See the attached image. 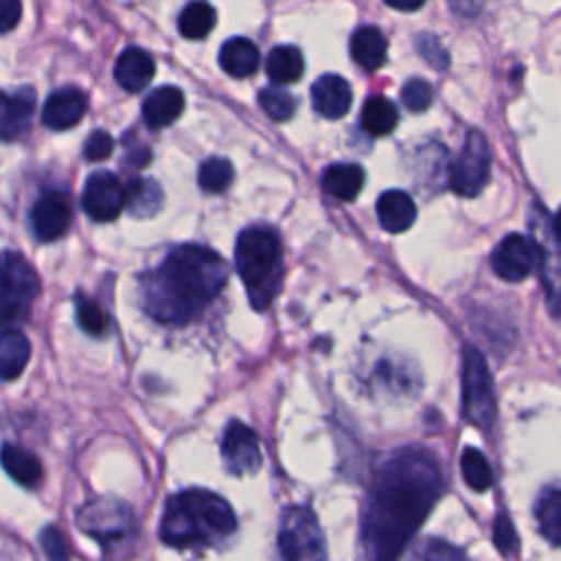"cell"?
<instances>
[{
  "label": "cell",
  "mask_w": 561,
  "mask_h": 561,
  "mask_svg": "<svg viewBox=\"0 0 561 561\" xmlns=\"http://www.w3.org/2000/svg\"><path fill=\"white\" fill-rule=\"evenodd\" d=\"M443 491L438 460L419 447L390 456L377 471L364 515L368 561H397Z\"/></svg>",
  "instance_id": "obj_1"
},
{
  "label": "cell",
  "mask_w": 561,
  "mask_h": 561,
  "mask_svg": "<svg viewBox=\"0 0 561 561\" xmlns=\"http://www.w3.org/2000/svg\"><path fill=\"white\" fill-rule=\"evenodd\" d=\"M535 230V243L539 250V265L543 270V285L550 300V309L557 316L559 307V256H557V237L552 228V217L546 208H537V217L533 219Z\"/></svg>",
  "instance_id": "obj_14"
},
{
  "label": "cell",
  "mask_w": 561,
  "mask_h": 561,
  "mask_svg": "<svg viewBox=\"0 0 561 561\" xmlns=\"http://www.w3.org/2000/svg\"><path fill=\"white\" fill-rule=\"evenodd\" d=\"M162 206V188L147 178H136L125 186V208L140 219L153 217Z\"/></svg>",
  "instance_id": "obj_27"
},
{
  "label": "cell",
  "mask_w": 561,
  "mask_h": 561,
  "mask_svg": "<svg viewBox=\"0 0 561 561\" xmlns=\"http://www.w3.org/2000/svg\"><path fill=\"white\" fill-rule=\"evenodd\" d=\"M234 265L254 309H267L283 276L278 234L267 226L245 228L234 245Z\"/></svg>",
  "instance_id": "obj_4"
},
{
  "label": "cell",
  "mask_w": 561,
  "mask_h": 561,
  "mask_svg": "<svg viewBox=\"0 0 561 561\" xmlns=\"http://www.w3.org/2000/svg\"><path fill=\"white\" fill-rule=\"evenodd\" d=\"M460 469H462V478L469 489L486 491L491 486V480H493L491 467L480 449L465 447L462 456H460Z\"/></svg>",
  "instance_id": "obj_31"
},
{
  "label": "cell",
  "mask_w": 561,
  "mask_h": 561,
  "mask_svg": "<svg viewBox=\"0 0 561 561\" xmlns=\"http://www.w3.org/2000/svg\"><path fill=\"white\" fill-rule=\"evenodd\" d=\"M72 221V204L64 191H48L44 193L33 210H31V226L39 241H55L66 234Z\"/></svg>",
  "instance_id": "obj_13"
},
{
  "label": "cell",
  "mask_w": 561,
  "mask_h": 561,
  "mask_svg": "<svg viewBox=\"0 0 561 561\" xmlns=\"http://www.w3.org/2000/svg\"><path fill=\"white\" fill-rule=\"evenodd\" d=\"M265 70H267V77L278 85L294 83L302 77V70H305L302 53L289 44L276 46L270 50L265 59Z\"/></svg>",
  "instance_id": "obj_26"
},
{
  "label": "cell",
  "mask_w": 561,
  "mask_h": 561,
  "mask_svg": "<svg viewBox=\"0 0 561 561\" xmlns=\"http://www.w3.org/2000/svg\"><path fill=\"white\" fill-rule=\"evenodd\" d=\"M416 48H419V53L427 59V64L430 66H434V68H438V70H443L445 66H447V53L443 50V46H440V42L436 39V37H430V35H421L419 39H416Z\"/></svg>",
  "instance_id": "obj_40"
},
{
  "label": "cell",
  "mask_w": 561,
  "mask_h": 561,
  "mask_svg": "<svg viewBox=\"0 0 561 561\" xmlns=\"http://www.w3.org/2000/svg\"><path fill=\"white\" fill-rule=\"evenodd\" d=\"M0 465L18 484L35 486L42 480L39 458L20 445H4L0 449Z\"/></svg>",
  "instance_id": "obj_25"
},
{
  "label": "cell",
  "mask_w": 561,
  "mask_h": 561,
  "mask_svg": "<svg viewBox=\"0 0 561 561\" xmlns=\"http://www.w3.org/2000/svg\"><path fill=\"white\" fill-rule=\"evenodd\" d=\"M278 548L283 561H327L322 528L307 506H287L278 522Z\"/></svg>",
  "instance_id": "obj_6"
},
{
  "label": "cell",
  "mask_w": 561,
  "mask_h": 561,
  "mask_svg": "<svg viewBox=\"0 0 561 561\" xmlns=\"http://www.w3.org/2000/svg\"><path fill=\"white\" fill-rule=\"evenodd\" d=\"M234 178V169L230 164V160L226 158H208L202 162L199 173H197V182L202 186V191L206 193H221L232 184Z\"/></svg>",
  "instance_id": "obj_32"
},
{
  "label": "cell",
  "mask_w": 561,
  "mask_h": 561,
  "mask_svg": "<svg viewBox=\"0 0 561 561\" xmlns=\"http://www.w3.org/2000/svg\"><path fill=\"white\" fill-rule=\"evenodd\" d=\"M77 526L103 548H112L131 535V511L112 497H101L83 504L77 513Z\"/></svg>",
  "instance_id": "obj_9"
},
{
  "label": "cell",
  "mask_w": 561,
  "mask_h": 561,
  "mask_svg": "<svg viewBox=\"0 0 561 561\" xmlns=\"http://www.w3.org/2000/svg\"><path fill=\"white\" fill-rule=\"evenodd\" d=\"M226 280L228 265L215 250L184 243L140 276V305L153 320L182 327L219 296Z\"/></svg>",
  "instance_id": "obj_2"
},
{
  "label": "cell",
  "mask_w": 561,
  "mask_h": 561,
  "mask_svg": "<svg viewBox=\"0 0 561 561\" xmlns=\"http://www.w3.org/2000/svg\"><path fill=\"white\" fill-rule=\"evenodd\" d=\"M366 173L359 164L355 162H335L331 167L324 169L322 173V188L327 195L342 199V202H351L359 195L362 186H364Z\"/></svg>",
  "instance_id": "obj_23"
},
{
  "label": "cell",
  "mask_w": 561,
  "mask_h": 561,
  "mask_svg": "<svg viewBox=\"0 0 561 561\" xmlns=\"http://www.w3.org/2000/svg\"><path fill=\"white\" fill-rule=\"evenodd\" d=\"M39 543L48 561H70V548L64 533L57 526H46L39 535Z\"/></svg>",
  "instance_id": "obj_37"
},
{
  "label": "cell",
  "mask_w": 561,
  "mask_h": 561,
  "mask_svg": "<svg viewBox=\"0 0 561 561\" xmlns=\"http://www.w3.org/2000/svg\"><path fill=\"white\" fill-rule=\"evenodd\" d=\"M491 175V147L482 131L471 129L462 149L449 164V188L462 197H476Z\"/></svg>",
  "instance_id": "obj_8"
},
{
  "label": "cell",
  "mask_w": 561,
  "mask_h": 561,
  "mask_svg": "<svg viewBox=\"0 0 561 561\" xmlns=\"http://www.w3.org/2000/svg\"><path fill=\"white\" fill-rule=\"evenodd\" d=\"M493 272L508 283H519L528 278L539 265V250L533 237L511 232L506 234L491 254Z\"/></svg>",
  "instance_id": "obj_10"
},
{
  "label": "cell",
  "mask_w": 561,
  "mask_h": 561,
  "mask_svg": "<svg viewBox=\"0 0 561 561\" xmlns=\"http://www.w3.org/2000/svg\"><path fill=\"white\" fill-rule=\"evenodd\" d=\"M153 75H156L153 57L138 46L125 48L118 55L114 66V79L127 92H140L151 83Z\"/></svg>",
  "instance_id": "obj_18"
},
{
  "label": "cell",
  "mask_w": 561,
  "mask_h": 561,
  "mask_svg": "<svg viewBox=\"0 0 561 561\" xmlns=\"http://www.w3.org/2000/svg\"><path fill=\"white\" fill-rule=\"evenodd\" d=\"M449 7L465 18H473L480 11L482 0H449Z\"/></svg>",
  "instance_id": "obj_42"
},
{
  "label": "cell",
  "mask_w": 561,
  "mask_h": 561,
  "mask_svg": "<svg viewBox=\"0 0 561 561\" xmlns=\"http://www.w3.org/2000/svg\"><path fill=\"white\" fill-rule=\"evenodd\" d=\"M75 307H77V320L85 333L103 335L107 331V316L92 298L77 294Z\"/></svg>",
  "instance_id": "obj_34"
},
{
  "label": "cell",
  "mask_w": 561,
  "mask_h": 561,
  "mask_svg": "<svg viewBox=\"0 0 561 561\" xmlns=\"http://www.w3.org/2000/svg\"><path fill=\"white\" fill-rule=\"evenodd\" d=\"M39 278L20 252H0V324H15L31 311Z\"/></svg>",
  "instance_id": "obj_5"
},
{
  "label": "cell",
  "mask_w": 561,
  "mask_h": 561,
  "mask_svg": "<svg viewBox=\"0 0 561 561\" xmlns=\"http://www.w3.org/2000/svg\"><path fill=\"white\" fill-rule=\"evenodd\" d=\"M401 101L410 112H425L434 101V90L425 79H408L401 88Z\"/></svg>",
  "instance_id": "obj_35"
},
{
  "label": "cell",
  "mask_w": 561,
  "mask_h": 561,
  "mask_svg": "<svg viewBox=\"0 0 561 561\" xmlns=\"http://www.w3.org/2000/svg\"><path fill=\"white\" fill-rule=\"evenodd\" d=\"M114 151V140L107 131L103 129H96L88 136L85 145H83V158L90 160V162H99V160H105L110 158V153Z\"/></svg>",
  "instance_id": "obj_39"
},
{
  "label": "cell",
  "mask_w": 561,
  "mask_h": 561,
  "mask_svg": "<svg viewBox=\"0 0 561 561\" xmlns=\"http://www.w3.org/2000/svg\"><path fill=\"white\" fill-rule=\"evenodd\" d=\"M219 66L224 68L226 75H230L234 79H243L259 70L261 53L252 39L232 37V39L224 42V46L219 50Z\"/></svg>",
  "instance_id": "obj_21"
},
{
  "label": "cell",
  "mask_w": 561,
  "mask_h": 561,
  "mask_svg": "<svg viewBox=\"0 0 561 561\" xmlns=\"http://www.w3.org/2000/svg\"><path fill=\"white\" fill-rule=\"evenodd\" d=\"M383 2L397 11H416L425 4V0H383Z\"/></svg>",
  "instance_id": "obj_43"
},
{
  "label": "cell",
  "mask_w": 561,
  "mask_h": 561,
  "mask_svg": "<svg viewBox=\"0 0 561 561\" xmlns=\"http://www.w3.org/2000/svg\"><path fill=\"white\" fill-rule=\"evenodd\" d=\"M311 101L320 116L342 118L353 103V92L340 75H322L311 85Z\"/></svg>",
  "instance_id": "obj_17"
},
{
  "label": "cell",
  "mask_w": 561,
  "mask_h": 561,
  "mask_svg": "<svg viewBox=\"0 0 561 561\" xmlns=\"http://www.w3.org/2000/svg\"><path fill=\"white\" fill-rule=\"evenodd\" d=\"M81 206L94 221H112L125 208V186L112 171H96L85 180Z\"/></svg>",
  "instance_id": "obj_11"
},
{
  "label": "cell",
  "mask_w": 561,
  "mask_h": 561,
  "mask_svg": "<svg viewBox=\"0 0 561 561\" xmlns=\"http://www.w3.org/2000/svg\"><path fill=\"white\" fill-rule=\"evenodd\" d=\"M386 53H388V39L377 26L366 24L353 33L351 55L355 64L362 66L364 70L368 72L379 70L386 64Z\"/></svg>",
  "instance_id": "obj_22"
},
{
  "label": "cell",
  "mask_w": 561,
  "mask_h": 561,
  "mask_svg": "<svg viewBox=\"0 0 561 561\" xmlns=\"http://www.w3.org/2000/svg\"><path fill=\"white\" fill-rule=\"evenodd\" d=\"M362 129L370 136H386L390 134L399 123V112L394 103L386 96H370L362 105L359 114Z\"/></svg>",
  "instance_id": "obj_28"
},
{
  "label": "cell",
  "mask_w": 561,
  "mask_h": 561,
  "mask_svg": "<svg viewBox=\"0 0 561 561\" xmlns=\"http://www.w3.org/2000/svg\"><path fill=\"white\" fill-rule=\"evenodd\" d=\"M259 103L263 112L274 121H289L296 112V99L285 88H263L259 92Z\"/></svg>",
  "instance_id": "obj_33"
},
{
  "label": "cell",
  "mask_w": 561,
  "mask_h": 561,
  "mask_svg": "<svg viewBox=\"0 0 561 561\" xmlns=\"http://www.w3.org/2000/svg\"><path fill=\"white\" fill-rule=\"evenodd\" d=\"M234 528V511L224 497L206 489H186L169 497L160 522V539L173 548L213 546L230 537Z\"/></svg>",
  "instance_id": "obj_3"
},
{
  "label": "cell",
  "mask_w": 561,
  "mask_h": 561,
  "mask_svg": "<svg viewBox=\"0 0 561 561\" xmlns=\"http://www.w3.org/2000/svg\"><path fill=\"white\" fill-rule=\"evenodd\" d=\"M22 18L20 0H0V33H9L18 26Z\"/></svg>",
  "instance_id": "obj_41"
},
{
  "label": "cell",
  "mask_w": 561,
  "mask_h": 561,
  "mask_svg": "<svg viewBox=\"0 0 561 561\" xmlns=\"http://www.w3.org/2000/svg\"><path fill=\"white\" fill-rule=\"evenodd\" d=\"M462 414L482 432L491 427L495 414L491 373L473 346H465L462 351Z\"/></svg>",
  "instance_id": "obj_7"
},
{
  "label": "cell",
  "mask_w": 561,
  "mask_h": 561,
  "mask_svg": "<svg viewBox=\"0 0 561 561\" xmlns=\"http://www.w3.org/2000/svg\"><path fill=\"white\" fill-rule=\"evenodd\" d=\"M412 561H469V559L458 548H454L443 539H425L412 554Z\"/></svg>",
  "instance_id": "obj_36"
},
{
  "label": "cell",
  "mask_w": 561,
  "mask_h": 561,
  "mask_svg": "<svg viewBox=\"0 0 561 561\" xmlns=\"http://www.w3.org/2000/svg\"><path fill=\"white\" fill-rule=\"evenodd\" d=\"M493 541L502 554H511L517 548V533L506 513H500L493 524Z\"/></svg>",
  "instance_id": "obj_38"
},
{
  "label": "cell",
  "mask_w": 561,
  "mask_h": 561,
  "mask_svg": "<svg viewBox=\"0 0 561 561\" xmlns=\"http://www.w3.org/2000/svg\"><path fill=\"white\" fill-rule=\"evenodd\" d=\"M535 517H537V526L541 530V535L557 546L559 543V535H561V493L557 484H548L535 504Z\"/></svg>",
  "instance_id": "obj_29"
},
{
  "label": "cell",
  "mask_w": 561,
  "mask_h": 561,
  "mask_svg": "<svg viewBox=\"0 0 561 561\" xmlns=\"http://www.w3.org/2000/svg\"><path fill=\"white\" fill-rule=\"evenodd\" d=\"M85 110H88L85 94L75 85H66V88L55 90L46 99L44 110H42V123L55 131L70 129L83 118Z\"/></svg>",
  "instance_id": "obj_15"
},
{
  "label": "cell",
  "mask_w": 561,
  "mask_h": 561,
  "mask_svg": "<svg viewBox=\"0 0 561 561\" xmlns=\"http://www.w3.org/2000/svg\"><path fill=\"white\" fill-rule=\"evenodd\" d=\"M184 110V94L175 85H160L142 101V118L147 127L162 129L180 118Z\"/></svg>",
  "instance_id": "obj_19"
},
{
  "label": "cell",
  "mask_w": 561,
  "mask_h": 561,
  "mask_svg": "<svg viewBox=\"0 0 561 561\" xmlns=\"http://www.w3.org/2000/svg\"><path fill=\"white\" fill-rule=\"evenodd\" d=\"M215 20H217V13L208 2L193 0L182 9L178 18V28L186 39H202L213 31Z\"/></svg>",
  "instance_id": "obj_30"
},
{
  "label": "cell",
  "mask_w": 561,
  "mask_h": 561,
  "mask_svg": "<svg viewBox=\"0 0 561 561\" xmlns=\"http://www.w3.org/2000/svg\"><path fill=\"white\" fill-rule=\"evenodd\" d=\"M377 217L383 230L403 232L416 219V206L405 191L392 188L379 195L377 199Z\"/></svg>",
  "instance_id": "obj_20"
},
{
  "label": "cell",
  "mask_w": 561,
  "mask_h": 561,
  "mask_svg": "<svg viewBox=\"0 0 561 561\" xmlns=\"http://www.w3.org/2000/svg\"><path fill=\"white\" fill-rule=\"evenodd\" d=\"M221 458L232 476L256 473L263 465V454L254 430L241 421H230L221 440Z\"/></svg>",
  "instance_id": "obj_12"
},
{
  "label": "cell",
  "mask_w": 561,
  "mask_h": 561,
  "mask_svg": "<svg viewBox=\"0 0 561 561\" xmlns=\"http://www.w3.org/2000/svg\"><path fill=\"white\" fill-rule=\"evenodd\" d=\"M31 357V342L18 329L0 333V379L13 381L22 375Z\"/></svg>",
  "instance_id": "obj_24"
},
{
  "label": "cell",
  "mask_w": 561,
  "mask_h": 561,
  "mask_svg": "<svg viewBox=\"0 0 561 561\" xmlns=\"http://www.w3.org/2000/svg\"><path fill=\"white\" fill-rule=\"evenodd\" d=\"M35 107V94L31 88H22L15 94L0 90V138L18 140L28 131Z\"/></svg>",
  "instance_id": "obj_16"
}]
</instances>
